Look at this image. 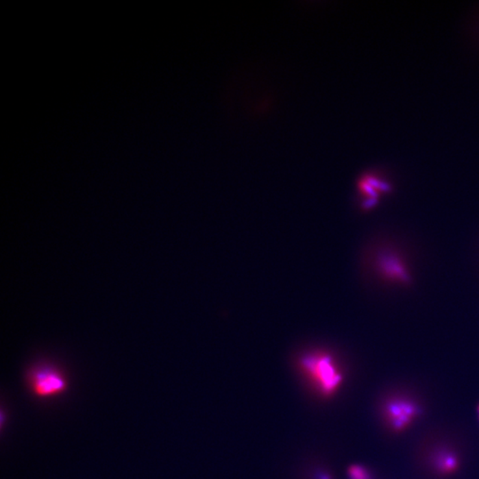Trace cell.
<instances>
[{"mask_svg":"<svg viewBox=\"0 0 479 479\" xmlns=\"http://www.w3.org/2000/svg\"><path fill=\"white\" fill-rule=\"evenodd\" d=\"M435 466L442 474H451L456 471L459 466V460L456 454L451 452H441L436 457Z\"/></svg>","mask_w":479,"mask_h":479,"instance_id":"cell-4","label":"cell"},{"mask_svg":"<svg viewBox=\"0 0 479 479\" xmlns=\"http://www.w3.org/2000/svg\"><path fill=\"white\" fill-rule=\"evenodd\" d=\"M300 364L307 378L322 395L330 396L339 390L343 382V375L330 355H306L301 360Z\"/></svg>","mask_w":479,"mask_h":479,"instance_id":"cell-1","label":"cell"},{"mask_svg":"<svg viewBox=\"0 0 479 479\" xmlns=\"http://www.w3.org/2000/svg\"><path fill=\"white\" fill-rule=\"evenodd\" d=\"M478 412H479V408H478Z\"/></svg>","mask_w":479,"mask_h":479,"instance_id":"cell-6","label":"cell"},{"mask_svg":"<svg viewBox=\"0 0 479 479\" xmlns=\"http://www.w3.org/2000/svg\"><path fill=\"white\" fill-rule=\"evenodd\" d=\"M33 389L39 396L47 397L65 390L64 378L58 370L50 366L36 369L32 375Z\"/></svg>","mask_w":479,"mask_h":479,"instance_id":"cell-3","label":"cell"},{"mask_svg":"<svg viewBox=\"0 0 479 479\" xmlns=\"http://www.w3.org/2000/svg\"><path fill=\"white\" fill-rule=\"evenodd\" d=\"M419 413L417 404L408 397H391L384 406L385 423L395 432L408 429L418 417Z\"/></svg>","mask_w":479,"mask_h":479,"instance_id":"cell-2","label":"cell"},{"mask_svg":"<svg viewBox=\"0 0 479 479\" xmlns=\"http://www.w3.org/2000/svg\"><path fill=\"white\" fill-rule=\"evenodd\" d=\"M349 475L352 479H370L369 471L363 467L354 465L349 469Z\"/></svg>","mask_w":479,"mask_h":479,"instance_id":"cell-5","label":"cell"}]
</instances>
